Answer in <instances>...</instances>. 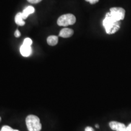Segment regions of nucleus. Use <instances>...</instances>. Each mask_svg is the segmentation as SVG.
<instances>
[{"label":"nucleus","mask_w":131,"mask_h":131,"mask_svg":"<svg viewBox=\"0 0 131 131\" xmlns=\"http://www.w3.org/2000/svg\"><path fill=\"white\" fill-rule=\"evenodd\" d=\"M103 25L105 29L106 32L109 35H111L117 32L120 28L121 21H118L114 18L110 12H107L103 21Z\"/></svg>","instance_id":"f257e3e1"},{"label":"nucleus","mask_w":131,"mask_h":131,"mask_svg":"<svg viewBox=\"0 0 131 131\" xmlns=\"http://www.w3.org/2000/svg\"><path fill=\"white\" fill-rule=\"evenodd\" d=\"M26 123L29 131H40L41 129L40 118L34 115H29L26 117Z\"/></svg>","instance_id":"f03ea898"},{"label":"nucleus","mask_w":131,"mask_h":131,"mask_svg":"<svg viewBox=\"0 0 131 131\" xmlns=\"http://www.w3.org/2000/svg\"><path fill=\"white\" fill-rule=\"evenodd\" d=\"M76 17L72 14H64L60 16L57 20V24L59 26H64L73 25L76 23Z\"/></svg>","instance_id":"7ed1b4c3"},{"label":"nucleus","mask_w":131,"mask_h":131,"mask_svg":"<svg viewBox=\"0 0 131 131\" xmlns=\"http://www.w3.org/2000/svg\"><path fill=\"white\" fill-rule=\"evenodd\" d=\"M110 14L114 18L118 21L123 20L125 17L126 11L123 8L119 7H114L110 9Z\"/></svg>","instance_id":"20e7f679"},{"label":"nucleus","mask_w":131,"mask_h":131,"mask_svg":"<svg viewBox=\"0 0 131 131\" xmlns=\"http://www.w3.org/2000/svg\"><path fill=\"white\" fill-rule=\"evenodd\" d=\"M109 126L112 130L115 131H124L126 127L123 123L117 122H111L109 123Z\"/></svg>","instance_id":"39448f33"},{"label":"nucleus","mask_w":131,"mask_h":131,"mask_svg":"<svg viewBox=\"0 0 131 131\" xmlns=\"http://www.w3.org/2000/svg\"><path fill=\"white\" fill-rule=\"evenodd\" d=\"M20 53L22 56L24 57H28L32 53V49L30 46L25 45L23 44L20 47Z\"/></svg>","instance_id":"423d86ee"},{"label":"nucleus","mask_w":131,"mask_h":131,"mask_svg":"<svg viewBox=\"0 0 131 131\" xmlns=\"http://www.w3.org/2000/svg\"><path fill=\"white\" fill-rule=\"evenodd\" d=\"M73 33H74V32H73L72 29L69 28H64L61 29V31L60 32L59 36L62 38H67L71 37L73 35Z\"/></svg>","instance_id":"0eeeda50"},{"label":"nucleus","mask_w":131,"mask_h":131,"mask_svg":"<svg viewBox=\"0 0 131 131\" xmlns=\"http://www.w3.org/2000/svg\"><path fill=\"white\" fill-rule=\"evenodd\" d=\"M35 8L32 6H29L27 7H26L24 9L23 12H22L23 17L24 19H26L30 15L34 14L35 12Z\"/></svg>","instance_id":"6e6552de"},{"label":"nucleus","mask_w":131,"mask_h":131,"mask_svg":"<svg viewBox=\"0 0 131 131\" xmlns=\"http://www.w3.org/2000/svg\"><path fill=\"white\" fill-rule=\"evenodd\" d=\"M24 20V19L23 17L22 12H18L16 15L15 17V23L16 24L20 26H24L25 25V21Z\"/></svg>","instance_id":"1a4fd4ad"},{"label":"nucleus","mask_w":131,"mask_h":131,"mask_svg":"<svg viewBox=\"0 0 131 131\" xmlns=\"http://www.w3.org/2000/svg\"><path fill=\"white\" fill-rule=\"evenodd\" d=\"M47 42L49 45L52 46L57 45L58 42V37L55 35L49 36L47 38Z\"/></svg>","instance_id":"9d476101"},{"label":"nucleus","mask_w":131,"mask_h":131,"mask_svg":"<svg viewBox=\"0 0 131 131\" xmlns=\"http://www.w3.org/2000/svg\"><path fill=\"white\" fill-rule=\"evenodd\" d=\"M32 42H33V41H32V39H30V38H26L24 39L23 43V44H24V45H25L30 46H31V45H32Z\"/></svg>","instance_id":"9b49d317"},{"label":"nucleus","mask_w":131,"mask_h":131,"mask_svg":"<svg viewBox=\"0 0 131 131\" xmlns=\"http://www.w3.org/2000/svg\"><path fill=\"white\" fill-rule=\"evenodd\" d=\"M13 129L12 127L9 126H4L1 129V131H13Z\"/></svg>","instance_id":"f8f14e48"},{"label":"nucleus","mask_w":131,"mask_h":131,"mask_svg":"<svg viewBox=\"0 0 131 131\" xmlns=\"http://www.w3.org/2000/svg\"><path fill=\"white\" fill-rule=\"evenodd\" d=\"M41 1L42 0H27V1L31 4H37V3H40Z\"/></svg>","instance_id":"ddd939ff"},{"label":"nucleus","mask_w":131,"mask_h":131,"mask_svg":"<svg viewBox=\"0 0 131 131\" xmlns=\"http://www.w3.org/2000/svg\"><path fill=\"white\" fill-rule=\"evenodd\" d=\"M85 1L86 2H89L91 4H95L96 3H97L99 1V0H85Z\"/></svg>","instance_id":"4468645a"},{"label":"nucleus","mask_w":131,"mask_h":131,"mask_svg":"<svg viewBox=\"0 0 131 131\" xmlns=\"http://www.w3.org/2000/svg\"><path fill=\"white\" fill-rule=\"evenodd\" d=\"M21 36V33L18 30H16L15 32V37L16 38H19Z\"/></svg>","instance_id":"2eb2a0df"},{"label":"nucleus","mask_w":131,"mask_h":131,"mask_svg":"<svg viewBox=\"0 0 131 131\" xmlns=\"http://www.w3.org/2000/svg\"><path fill=\"white\" fill-rule=\"evenodd\" d=\"M85 131H94V130L92 127L88 126L86 127V129H85Z\"/></svg>","instance_id":"dca6fc26"},{"label":"nucleus","mask_w":131,"mask_h":131,"mask_svg":"<svg viewBox=\"0 0 131 131\" xmlns=\"http://www.w3.org/2000/svg\"><path fill=\"white\" fill-rule=\"evenodd\" d=\"M124 131H131V123L129 124V125L126 127V129Z\"/></svg>","instance_id":"f3484780"},{"label":"nucleus","mask_w":131,"mask_h":131,"mask_svg":"<svg viewBox=\"0 0 131 131\" xmlns=\"http://www.w3.org/2000/svg\"><path fill=\"white\" fill-rule=\"evenodd\" d=\"M95 127H96V128H99V126H98V124H96Z\"/></svg>","instance_id":"a211bd4d"},{"label":"nucleus","mask_w":131,"mask_h":131,"mask_svg":"<svg viewBox=\"0 0 131 131\" xmlns=\"http://www.w3.org/2000/svg\"><path fill=\"white\" fill-rule=\"evenodd\" d=\"M13 131H19V130H16V129H14V130Z\"/></svg>","instance_id":"6ab92c4d"},{"label":"nucleus","mask_w":131,"mask_h":131,"mask_svg":"<svg viewBox=\"0 0 131 131\" xmlns=\"http://www.w3.org/2000/svg\"><path fill=\"white\" fill-rule=\"evenodd\" d=\"M1 117H0V122H1Z\"/></svg>","instance_id":"aec40b11"}]
</instances>
